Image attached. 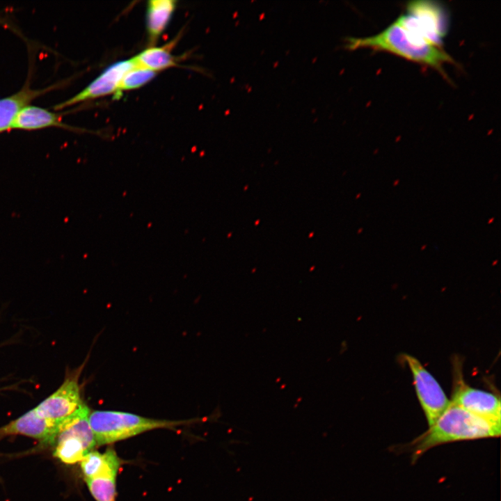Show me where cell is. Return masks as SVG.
I'll use <instances>...</instances> for the list:
<instances>
[{
	"label": "cell",
	"instance_id": "obj_1",
	"mask_svg": "<svg viewBox=\"0 0 501 501\" xmlns=\"http://www.w3.org/2000/svg\"><path fill=\"white\" fill-rule=\"evenodd\" d=\"M501 423L495 422L451 403L436 422L401 450L411 453L415 463L425 452L450 443L500 437Z\"/></svg>",
	"mask_w": 501,
	"mask_h": 501
},
{
	"label": "cell",
	"instance_id": "obj_2",
	"mask_svg": "<svg viewBox=\"0 0 501 501\" xmlns=\"http://www.w3.org/2000/svg\"><path fill=\"white\" fill-rule=\"evenodd\" d=\"M348 50L369 48L385 51L407 60L431 67L444 73L443 65L453 61L439 47L412 35L396 21L378 34L365 38H347Z\"/></svg>",
	"mask_w": 501,
	"mask_h": 501
},
{
	"label": "cell",
	"instance_id": "obj_3",
	"mask_svg": "<svg viewBox=\"0 0 501 501\" xmlns=\"http://www.w3.org/2000/svg\"><path fill=\"white\" fill-rule=\"evenodd\" d=\"M88 422L96 445H103L125 440L157 429H173L193 422V420H159L115 411L90 412Z\"/></svg>",
	"mask_w": 501,
	"mask_h": 501
},
{
	"label": "cell",
	"instance_id": "obj_4",
	"mask_svg": "<svg viewBox=\"0 0 501 501\" xmlns=\"http://www.w3.org/2000/svg\"><path fill=\"white\" fill-rule=\"evenodd\" d=\"M90 410L85 404L58 424L54 456L67 464L81 460L96 446L88 422Z\"/></svg>",
	"mask_w": 501,
	"mask_h": 501
},
{
	"label": "cell",
	"instance_id": "obj_5",
	"mask_svg": "<svg viewBox=\"0 0 501 501\" xmlns=\"http://www.w3.org/2000/svg\"><path fill=\"white\" fill-rule=\"evenodd\" d=\"M396 21L418 39L439 47L447 29L445 10L430 1L411 2L407 13Z\"/></svg>",
	"mask_w": 501,
	"mask_h": 501
},
{
	"label": "cell",
	"instance_id": "obj_6",
	"mask_svg": "<svg viewBox=\"0 0 501 501\" xmlns=\"http://www.w3.org/2000/svg\"><path fill=\"white\" fill-rule=\"evenodd\" d=\"M84 365L85 363L66 373L61 385L34 408L38 415L58 424L85 404L79 383Z\"/></svg>",
	"mask_w": 501,
	"mask_h": 501
},
{
	"label": "cell",
	"instance_id": "obj_7",
	"mask_svg": "<svg viewBox=\"0 0 501 501\" xmlns=\"http://www.w3.org/2000/svg\"><path fill=\"white\" fill-rule=\"evenodd\" d=\"M402 356L411 372L418 400L430 427L449 406L450 400L418 359L407 353Z\"/></svg>",
	"mask_w": 501,
	"mask_h": 501
},
{
	"label": "cell",
	"instance_id": "obj_8",
	"mask_svg": "<svg viewBox=\"0 0 501 501\" xmlns=\"http://www.w3.org/2000/svg\"><path fill=\"white\" fill-rule=\"evenodd\" d=\"M455 375L451 403L476 415L501 423L500 397L466 384L457 370Z\"/></svg>",
	"mask_w": 501,
	"mask_h": 501
},
{
	"label": "cell",
	"instance_id": "obj_9",
	"mask_svg": "<svg viewBox=\"0 0 501 501\" xmlns=\"http://www.w3.org/2000/svg\"><path fill=\"white\" fill-rule=\"evenodd\" d=\"M136 66L132 58L111 64L78 93L54 105L53 110L58 111L111 93L115 95L124 75Z\"/></svg>",
	"mask_w": 501,
	"mask_h": 501
},
{
	"label": "cell",
	"instance_id": "obj_10",
	"mask_svg": "<svg viewBox=\"0 0 501 501\" xmlns=\"http://www.w3.org/2000/svg\"><path fill=\"white\" fill-rule=\"evenodd\" d=\"M58 424L38 415L34 408L0 427V438L23 435L35 438L45 445H54Z\"/></svg>",
	"mask_w": 501,
	"mask_h": 501
},
{
	"label": "cell",
	"instance_id": "obj_11",
	"mask_svg": "<svg viewBox=\"0 0 501 501\" xmlns=\"http://www.w3.org/2000/svg\"><path fill=\"white\" fill-rule=\"evenodd\" d=\"M61 85L57 83L43 88H32L29 83H26L16 93L0 98V134L12 129L17 114L33 100L60 88Z\"/></svg>",
	"mask_w": 501,
	"mask_h": 501
},
{
	"label": "cell",
	"instance_id": "obj_12",
	"mask_svg": "<svg viewBox=\"0 0 501 501\" xmlns=\"http://www.w3.org/2000/svg\"><path fill=\"white\" fill-rule=\"evenodd\" d=\"M49 127L73 128L62 121L61 113L35 105L25 106L16 116L12 129L33 131Z\"/></svg>",
	"mask_w": 501,
	"mask_h": 501
},
{
	"label": "cell",
	"instance_id": "obj_13",
	"mask_svg": "<svg viewBox=\"0 0 501 501\" xmlns=\"http://www.w3.org/2000/svg\"><path fill=\"white\" fill-rule=\"evenodd\" d=\"M84 479L99 477H117L122 461L109 447L105 452H90L80 462Z\"/></svg>",
	"mask_w": 501,
	"mask_h": 501
},
{
	"label": "cell",
	"instance_id": "obj_14",
	"mask_svg": "<svg viewBox=\"0 0 501 501\" xmlns=\"http://www.w3.org/2000/svg\"><path fill=\"white\" fill-rule=\"evenodd\" d=\"M176 3L174 0H151L148 2L146 26L151 41H156L166 29Z\"/></svg>",
	"mask_w": 501,
	"mask_h": 501
},
{
	"label": "cell",
	"instance_id": "obj_15",
	"mask_svg": "<svg viewBox=\"0 0 501 501\" xmlns=\"http://www.w3.org/2000/svg\"><path fill=\"white\" fill-rule=\"evenodd\" d=\"M175 40L161 47H150L133 57L137 66L158 72L177 65V58L171 50Z\"/></svg>",
	"mask_w": 501,
	"mask_h": 501
},
{
	"label": "cell",
	"instance_id": "obj_16",
	"mask_svg": "<svg viewBox=\"0 0 501 501\" xmlns=\"http://www.w3.org/2000/svg\"><path fill=\"white\" fill-rule=\"evenodd\" d=\"M157 72L149 69L136 66L129 70L122 79L115 97L118 99L122 92L138 88L153 79Z\"/></svg>",
	"mask_w": 501,
	"mask_h": 501
},
{
	"label": "cell",
	"instance_id": "obj_17",
	"mask_svg": "<svg viewBox=\"0 0 501 501\" xmlns=\"http://www.w3.org/2000/svg\"><path fill=\"white\" fill-rule=\"evenodd\" d=\"M116 478L99 477L84 479L90 493L96 501H116Z\"/></svg>",
	"mask_w": 501,
	"mask_h": 501
},
{
	"label": "cell",
	"instance_id": "obj_18",
	"mask_svg": "<svg viewBox=\"0 0 501 501\" xmlns=\"http://www.w3.org/2000/svg\"><path fill=\"white\" fill-rule=\"evenodd\" d=\"M0 24L7 25L8 24L5 22L1 18H0Z\"/></svg>",
	"mask_w": 501,
	"mask_h": 501
}]
</instances>
